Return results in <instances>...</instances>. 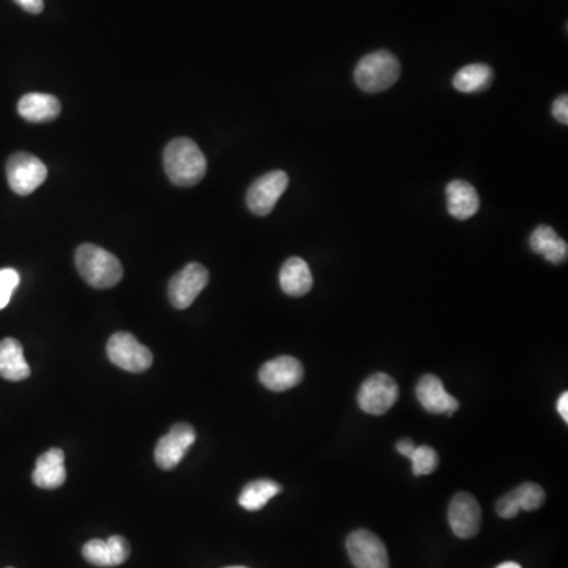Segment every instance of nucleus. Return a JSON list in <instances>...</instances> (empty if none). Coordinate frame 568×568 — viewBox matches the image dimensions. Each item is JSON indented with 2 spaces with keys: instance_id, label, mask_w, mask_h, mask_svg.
Returning a JSON list of instances; mask_svg holds the SVG:
<instances>
[{
  "instance_id": "18",
  "label": "nucleus",
  "mask_w": 568,
  "mask_h": 568,
  "mask_svg": "<svg viewBox=\"0 0 568 568\" xmlns=\"http://www.w3.org/2000/svg\"><path fill=\"white\" fill-rule=\"evenodd\" d=\"M445 193H447V209L456 220H469L479 212V195L466 180H453L447 185Z\"/></svg>"
},
{
  "instance_id": "8",
  "label": "nucleus",
  "mask_w": 568,
  "mask_h": 568,
  "mask_svg": "<svg viewBox=\"0 0 568 568\" xmlns=\"http://www.w3.org/2000/svg\"><path fill=\"white\" fill-rule=\"evenodd\" d=\"M346 550L355 568H390L384 542L367 529L352 532L346 540Z\"/></svg>"
},
{
  "instance_id": "22",
  "label": "nucleus",
  "mask_w": 568,
  "mask_h": 568,
  "mask_svg": "<svg viewBox=\"0 0 568 568\" xmlns=\"http://www.w3.org/2000/svg\"><path fill=\"white\" fill-rule=\"evenodd\" d=\"M283 491V486L275 480L261 479L248 483L239 496V504L248 512H258L269 504L270 499L278 496Z\"/></svg>"
},
{
  "instance_id": "9",
  "label": "nucleus",
  "mask_w": 568,
  "mask_h": 568,
  "mask_svg": "<svg viewBox=\"0 0 568 568\" xmlns=\"http://www.w3.org/2000/svg\"><path fill=\"white\" fill-rule=\"evenodd\" d=\"M289 177L284 171L267 172L251 184L247 206L258 217H266L277 206L278 199L288 188Z\"/></svg>"
},
{
  "instance_id": "13",
  "label": "nucleus",
  "mask_w": 568,
  "mask_h": 568,
  "mask_svg": "<svg viewBox=\"0 0 568 568\" xmlns=\"http://www.w3.org/2000/svg\"><path fill=\"white\" fill-rule=\"evenodd\" d=\"M545 499L546 494L542 486L526 482L516 486L515 490L505 494L496 502V513L504 520H512L521 510L534 512L542 509Z\"/></svg>"
},
{
  "instance_id": "4",
  "label": "nucleus",
  "mask_w": 568,
  "mask_h": 568,
  "mask_svg": "<svg viewBox=\"0 0 568 568\" xmlns=\"http://www.w3.org/2000/svg\"><path fill=\"white\" fill-rule=\"evenodd\" d=\"M108 357L113 365L130 373H144L154 363L150 349L127 332H117L109 338Z\"/></svg>"
},
{
  "instance_id": "25",
  "label": "nucleus",
  "mask_w": 568,
  "mask_h": 568,
  "mask_svg": "<svg viewBox=\"0 0 568 568\" xmlns=\"http://www.w3.org/2000/svg\"><path fill=\"white\" fill-rule=\"evenodd\" d=\"M19 273L15 269L0 270V310H4L18 288Z\"/></svg>"
},
{
  "instance_id": "28",
  "label": "nucleus",
  "mask_w": 568,
  "mask_h": 568,
  "mask_svg": "<svg viewBox=\"0 0 568 568\" xmlns=\"http://www.w3.org/2000/svg\"><path fill=\"white\" fill-rule=\"evenodd\" d=\"M415 444L412 439H401V441L397 442V450L400 455L406 456L409 458L411 453L414 452Z\"/></svg>"
},
{
  "instance_id": "16",
  "label": "nucleus",
  "mask_w": 568,
  "mask_h": 568,
  "mask_svg": "<svg viewBox=\"0 0 568 568\" xmlns=\"http://www.w3.org/2000/svg\"><path fill=\"white\" fill-rule=\"evenodd\" d=\"M35 485L42 490H57L67 480L65 455L60 449H51L40 455L32 474Z\"/></svg>"
},
{
  "instance_id": "11",
  "label": "nucleus",
  "mask_w": 568,
  "mask_h": 568,
  "mask_svg": "<svg viewBox=\"0 0 568 568\" xmlns=\"http://www.w3.org/2000/svg\"><path fill=\"white\" fill-rule=\"evenodd\" d=\"M449 523L458 539H474L480 532L482 509L472 494L461 491L453 496L449 505Z\"/></svg>"
},
{
  "instance_id": "1",
  "label": "nucleus",
  "mask_w": 568,
  "mask_h": 568,
  "mask_svg": "<svg viewBox=\"0 0 568 568\" xmlns=\"http://www.w3.org/2000/svg\"><path fill=\"white\" fill-rule=\"evenodd\" d=\"M166 176L177 187H195L204 179L207 160L195 141L176 138L169 142L163 155Z\"/></svg>"
},
{
  "instance_id": "14",
  "label": "nucleus",
  "mask_w": 568,
  "mask_h": 568,
  "mask_svg": "<svg viewBox=\"0 0 568 568\" xmlns=\"http://www.w3.org/2000/svg\"><path fill=\"white\" fill-rule=\"evenodd\" d=\"M415 393H417V400L422 404V408L430 414H445L452 417L460 409L458 400L445 390L441 379L434 374L423 376L417 384Z\"/></svg>"
},
{
  "instance_id": "2",
  "label": "nucleus",
  "mask_w": 568,
  "mask_h": 568,
  "mask_svg": "<svg viewBox=\"0 0 568 568\" xmlns=\"http://www.w3.org/2000/svg\"><path fill=\"white\" fill-rule=\"evenodd\" d=\"M75 262L81 277L95 289L114 288L124 277L119 259L92 243H84L76 250Z\"/></svg>"
},
{
  "instance_id": "15",
  "label": "nucleus",
  "mask_w": 568,
  "mask_h": 568,
  "mask_svg": "<svg viewBox=\"0 0 568 568\" xmlns=\"http://www.w3.org/2000/svg\"><path fill=\"white\" fill-rule=\"evenodd\" d=\"M83 556L95 567H117L128 561L130 543L120 535H113L108 540H90L84 545Z\"/></svg>"
},
{
  "instance_id": "27",
  "label": "nucleus",
  "mask_w": 568,
  "mask_h": 568,
  "mask_svg": "<svg viewBox=\"0 0 568 568\" xmlns=\"http://www.w3.org/2000/svg\"><path fill=\"white\" fill-rule=\"evenodd\" d=\"M13 2L23 8L24 12L32 13V15L42 13L43 8H45L43 0H13Z\"/></svg>"
},
{
  "instance_id": "24",
  "label": "nucleus",
  "mask_w": 568,
  "mask_h": 568,
  "mask_svg": "<svg viewBox=\"0 0 568 568\" xmlns=\"http://www.w3.org/2000/svg\"><path fill=\"white\" fill-rule=\"evenodd\" d=\"M409 460L412 461V472H414L415 477L433 474L438 469V452L430 445L415 447L414 452L409 456Z\"/></svg>"
},
{
  "instance_id": "31",
  "label": "nucleus",
  "mask_w": 568,
  "mask_h": 568,
  "mask_svg": "<svg viewBox=\"0 0 568 568\" xmlns=\"http://www.w3.org/2000/svg\"><path fill=\"white\" fill-rule=\"evenodd\" d=\"M228 568H247V567H228Z\"/></svg>"
},
{
  "instance_id": "12",
  "label": "nucleus",
  "mask_w": 568,
  "mask_h": 568,
  "mask_svg": "<svg viewBox=\"0 0 568 568\" xmlns=\"http://www.w3.org/2000/svg\"><path fill=\"white\" fill-rule=\"evenodd\" d=\"M303 365L291 355H281L277 359L264 363L259 370V381L272 392H286L302 382Z\"/></svg>"
},
{
  "instance_id": "10",
  "label": "nucleus",
  "mask_w": 568,
  "mask_h": 568,
  "mask_svg": "<svg viewBox=\"0 0 568 568\" xmlns=\"http://www.w3.org/2000/svg\"><path fill=\"white\" fill-rule=\"evenodd\" d=\"M196 431L188 423H177L155 447V461L163 471H172L184 460L188 449L195 444Z\"/></svg>"
},
{
  "instance_id": "30",
  "label": "nucleus",
  "mask_w": 568,
  "mask_h": 568,
  "mask_svg": "<svg viewBox=\"0 0 568 568\" xmlns=\"http://www.w3.org/2000/svg\"><path fill=\"white\" fill-rule=\"evenodd\" d=\"M496 568H521V565L516 564V562H504V564H501Z\"/></svg>"
},
{
  "instance_id": "29",
  "label": "nucleus",
  "mask_w": 568,
  "mask_h": 568,
  "mask_svg": "<svg viewBox=\"0 0 568 568\" xmlns=\"http://www.w3.org/2000/svg\"><path fill=\"white\" fill-rule=\"evenodd\" d=\"M557 412L561 414L562 419L565 423H568V393L564 392L557 401Z\"/></svg>"
},
{
  "instance_id": "19",
  "label": "nucleus",
  "mask_w": 568,
  "mask_h": 568,
  "mask_svg": "<svg viewBox=\"0 0 568 568\" xmlns=\"http://www.w3.org/2000/svg\"><path fill=\"white\" fill-rule=\"evenodd\" d=\"M280 284L284 294L291 297L307 296L313 288L310 266L302 258H289L280 272Z\"/></svg>"
},
{
  "instance_id": "23",
  "label": "nucleus",
  "mask_w": 568,
  "mask_h": 568,
  "mask_svg": "<svg viewBox=\"0 0 568 568\" xmlns=\"http://www.w3.org/2000/svg\"><path fill=\"white\" fill-rule=\"evenodd\" d=\"M494 73L490 65L471 64L461 68L453 78V87L463 94H474L488 89L493 83Z\"/></svg>"
},
{
  "instance_id": "17",
  "label": "nucleus",
  "mask_w": 568,
  "mask_h": 568,
  "mask_svg": "<svg viewBox=\"0 0 568 568\" xmlns=\"http://www.w3.org/2000/svg\"><path fill=\"white\" fill-rule=\"evenodd\" d=\"M62 105L54 95L34 94L24 95L18 103L19 116L30 124H46L53 122L60 116Z\"/></svg>"
},
{
  "instance_id": "7",
  "label": "nucleus",
  "mask_w": 568,
  "mask_h": 568,
  "mask_svg": "<svg viewBox=\"0 0 568 568\" xmlns=\"http://www.w3.org/2000/svg\"><path fill=\"white\" fill-rule=\"evenodd\" d=\"M207 283H209V272L206 267L198 262H190L169 281L168 296L172 307L177 310H187L193 305L196 297L204 291Z\"/></svg>"
},
{
  "instance_id": "20",
  "label": "nucleus",
  "mask_w": 568,
  "mask_h": 568,
  "mask_svg": "<svg viewBox=\"0 0 568 568\" xmlns=\"http://www.w3.org/2000/svg\"><path fill=\"white\" fill-rule=\"evenodd\" d=\"M29 363L24 359L23 346L15 338L0 341V378L7 381H24L29 378Z\"/></svg>"
},
{
  "instance_id": "5",
  "label": "nucleus",
  "mask_w": 568,
  "mask_h": 568,
  "mask_svg": "<svg viewBox=\"0 0 568 568\" xmlns=\"http://www.w3.org/2000/svg\"><path fill=\"white\" fill-rule=\"evenodd\" d=\"M48 177L45 163L35 155L27 152H18L8 158L7 179L8 185L16 195H32Z\"/></svg>"
},
{
  "instance_id": "26",
  "label": "nucleus",
  "mask_w": 568,
  "mask_h": 568,
  "mask_svg": "<svg viewBox=\"0 0 568 568\" xmlns=\"http://www.w3.org/2000/svg\"><path fill=\"white\" fill-rule=\"evenodd\" d=\"M553 116L557 122H561L562 125L568 124V97L567 95H561L553 103Z\"/></svg>"
},
{
  "instance_id": "3",
  "label": "nucleus",
  "mask_w": 568,
  "mask_h": 568,
  "mask_svg": "<svg viewBox=\"0 0 568 568\" xmlns=\"http://www.w3.org/2000/svg\"><path fill=\"white\" fill-rule=\"evenodd\" d=\"M401 67L395 54L376 51L360 59L355 67V83L368 94H378L390 89L400 79Z\"/></svg>"
},
{
  "instance_id": "21",
  "label": "nucleus",
  "mask_w": 568,
  "mask_h": 568,
  "mask_svg": "<svg viewBox=\"0 0 568 568\" xmlns=\"http://www.w3.org/2000/svg\"><path fill=\"white\" fill-rule=\"evenodd\" d=\"M531 250L535 255H542L551 264H561L567 261L568 245L565 240L557 236L556 231L550 226H539L532 232L529 240Z\"/></svg>"
},
{
  "instance_id": "6",
  "label": "nucleus",
  "mask_w": 568,
  "mask_h": 568,
  "mask_svg": "<svg viewBox=\"0 0 568 568\" xmlns=\"http://www.w3.org/2000/svg\"><path fill=\"white\" fill-rule=\"evenodd\" d=\"M400 397V389L392 376L376 373L360 387L357 401L360 409L370 415H384L393 408Z\"/></svg>"
}]
</instances>
